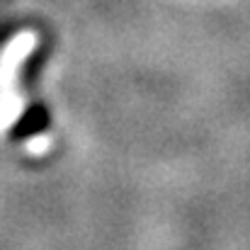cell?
<instances>
[{
	"mask_svg": "<svg viewBox=\"0 0 250 250\" xmlns=\"http://www.w3.org/2000/svg\"><path fill=\"white\" fill-rule=\"evenodd\" d=\"M37 37L27 29L15 34L0 49V136H5L22 117V95H20V71L24 59L32 54Z\"/></svg>",
	"mask_w": 250,
	"mask_h": 250,
	"instance_id": "cell-1",
	"label": "cell"
}]
</instances>
